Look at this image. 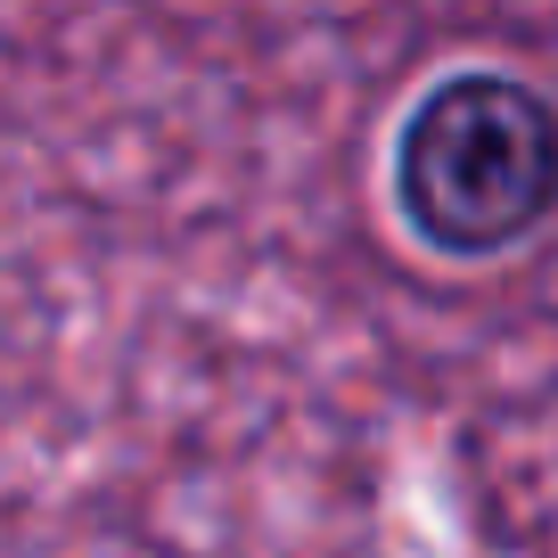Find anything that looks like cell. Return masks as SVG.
Masks as SVG:
<instances>
[{
    "label": "cell",
    "mask_w": 558,
    "mask_h": 558,
    "mask_svg": "<svg viewBox=\"0 0 558 558\" xmlns=\"http://www.w3.org/2000/svg\"><path fill=\"white\" fill-rule=\"evenodd\" d=\"M395 222L444 263H501L558 222V99L525 74H436L386 148Z\"/></svg>",
    "instance_id": "6da1fadb"
}]
</instances>
